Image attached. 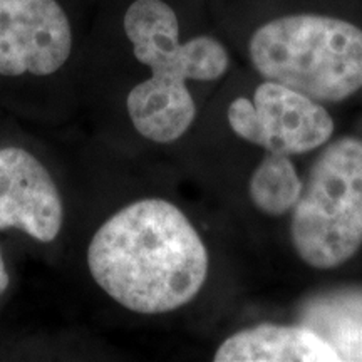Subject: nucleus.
<instances>
[{
    "label": "nucleus",
    "instance_id": "1",
    "mask_svg": "<svg viewBox=\"0 0 362 362\" xmlns=\"http://www.w3.org/2000/svg\"><path fill=\"white\" fill-rule=\"evenodd\" d=\"M208 250L188 216L161 198L121 208L96 230L88 269L103 292L136 314L187 305L208 277Z\"/></svg>",
    "mask_w": 362,
    "mask_h": 362
},
{
    "label": "nucleus",
    "instance_id": "2",
    "mask_svg": "<svg viewBox=\"0 0 362 362\" xmlns=\"http://www.w3.org/2000/svg\"><path fill=\"white\" fill-rule=\"evenodd\" d=\"M253 67L317 103H341L362 89V29L319 13L260 25L248 44Z\"/></svg>",
    "mask_w": 362,
    "mask_h": 362
},
{
    "label": "nucleus",
    "instance_id": "3",
    "mask_svg": "<svg viewBox=\"0 0 362 362\" xmlns=\"http://www.w3.org/2000/svg\"><path fill=\"white\" fill-rule=\"evenodd\" d=\"M291 237L307 265L330 270L362 247V139L341 138L315 158L292 210Z\"/></svg>",
    "mask_w": 362,
    "mask_h": 362
},
{
    "label": "nucleus",
    "instance_id": "4",
    "mask_svg": "<svg viewBox=\"0 0 362 362\" xmlns=\"http://www.w3.org/2000/svg\"><path fill=\"white\" fill-rule=\"evenodd\" d=\"M124 33L153 83L187 88V81H216L230 67L225 45L211 35L180 42L178 17L165 0H134L124 13Z\"/></svg>",
    "mask_w": 362,
    "mask_h": 362
},
{
    "label": "nucleus",
    "instance_id": "5",
    "mask_svg": "<svg viewBox=\"0 0 362 362\" xmlns=\"http://www.w3.org/2000/svg\"><path fill=\"white\" fill-rule=\"evenodd\" d=\"M226 116L235 134L275 155H305L334 134V119L322 103L267 79L253 101L237 98Z\"/></svg>",
    "mask_w": 362,
    "mask_h": 362
},
{
    "label": "nucleus",
    "instance_id": "6",
    "mask_svg": "<svg viewBox=\"0 0 362 362\" xmlns=\"http://www.w3.org/2000/svg\"><path fill=\"white\" fill-rule=\"evenodd\" d=\"M71 51V22L57 0H0V76H51Z\"/></svg>",
    "mask_w": 362,
    "mask_h": 362
},
{
    "label": "nucleus",
    "instance_id": "7",
    "mask_svg": "<svg viewBox=\"0 0 362 362\" xmlns=\"http://www.w3.org/2000/svg\"><path fill=\"white\" fill-rule=\"evenodd\" d=\"M62 225L64 202L49 170L24 148H0V230L52 243Z\"/></svg>",
    "mask_w": 362,
    "mask_h": 362
},
{
    "label": "nucleus",
    "instance_id": "8",
    "mask_svg": "<svg viewBox=\"0 0 362 362\" xmlns=\"http://www.w3.org/2000/svg\"><path fill=\"white\" fill-rule=\"evenodd\" d=\"M215 362H341L337 352L305 325L260 324L238 330L215 352Z\"/></svg>",
    "mask_w": 362,
    "mask_h": 362
},
{
    "label": "nucleus",
    "instance_id": "9",
    "mask_svg": "<svg viewBox=\"0 0 362 362\" xmlns=\"http://www.w3.org/2000/svg\"><path fill=\"white\" fill-rule=\"evenodd\" d=\"M298 322L322 337L339 361L362 362V288L312 296L298 309Z\"/></svg>",
    "mask_w": 362,
    "mask_h": 362
},
{
    "label": "nucleus",
    "instance_id": "10",
    "mask_svg": "<svg viewBox=\"0 0 362 362\" xmlns=\"http://www.w3.org/2000/svg\"><path fill=\"white\" fill-rule=\"evenodd\" d=\"M126 107L134 129L153 143H173L187 133L197 116L188 88H168L151 79L129 90Z\"/></svg>",
    "mask_w": 362,
    "mask_h": 362
},
{
    "label": "nucleus",
    "instance_id": "11",
    "mask_svg": "<svg viewBox=\"0 0 362 362\" xmlns=\"http://www.w3.org/2000/svg\"><path fill=\"white\" fill-rule=\"evenodd\" d=\"M248 192L262 214L279 216L293 210L304 192V181L297 175L291 156L269 153L253 171Z\"/></svg>",
    "mask_w": 362,
    "mask_h": 362
},
{
    "label": "nucleus",
    "instance_id": "12",
    "mask_svg": "<svg viewBox=\"0 0 362 362\" xmlns=\"http://www.w3.org/2000/svg\"><path fill=\"white\" fill-rule=\"evenodd\" d=\"M8 284H11V275H8L6 260H4L2 250H0V297L6 293V291L8 288Z\"/></svg>",
    "mask_w": 362,
    "mask_h": 362
}]
</instances>
